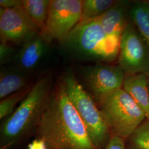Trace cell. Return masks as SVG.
Masks as SVG:
<instances>
[{
  "mask_svg": "<svg viewBox=\"0 0 149 149\" xmlns=\"http://www.w3.org/2000/svg\"><path fill=\"white\" fill-rule=\"evenodd\" d=\"M48 43L41 34L27 41L16 54L15 66L27 74L36 69L47 53Z\"/></svg>",
  "mask_w": 149,
  "mask_h": 149,
  "instance_id": "8fae6325",
  "label": "cell"
},
{
  "mask_svg": "<svg viewBox=\"0 0 149 149\" xmlns=\"http://www.w3.org/2000/svg\"><path fill=\"white\" fill-rule=\"evenodd\" d=\"M30 85L27 74L15 66L3 70L0 74V98L2 100Z\"/></svg>",
  "mask_w": 149,
  "mask_h": 149,
  "instance_id": "4fadbf2b",
  "label": "cell"
},
{
  "mask_svg": "<svg viewBox=\"0 0 149 149\" xmlns=\"http://www.w3.org/2000/svg\"><path fill=\"white\" fill-rule=\"evenodd\" d=\"M81 0H51L45 28L41 34L49 42L64 43L80 23L82 16Z\"/></svg>",
  "mask_w": 149,
  "mask_h": 149,
  "instance_id": "8992f818",
  "label": "cell"
},
{
  "mask_svg": "<svg viewBox=\"0 0 149 149\" xmlns=\"http://www.w3.org/2000/svg\"><path fill=\"white\" fill-rule=\"evenodd\" d=\"M51 149H98L70 100L63 80L52 89L36 129Z\"/></svg>",
  "mask_w": 149,
  "mask_h": 149,
  "instance_id": "6da1fadb",
  "label": "cell"
},
{
  "mask_svg": "<svg viewBox=\"0 0 149 149\" xmlns=\"http://www.w3.org/2000/svg\"><path fill=\"white\" fill-rule=\"evenodd\" d=\"M149 119V90L148 76L145 74H125L123 88Z\"/></svg>",
  "mask_w": 149,
  "mask_h": 149,
  "instance_id": "7c38bea8",
  "label": "cell"
},
{
  "mask_svg": "<svg viewBox=\"0 0 149 149\" xmlns=\"http://www.w3.org/2000/svg\"></svg>",
  "mask_w": 149,
  "mask_h": 149,
  "instance_id": "cb8c5ba5",
  "label": "cell"
},
{
  "mask_svg": "<svg viewBox=\"0 0 149 149\" xmlns=\"http://www.w3.org/2000/svg\"><path fill=\"white\" fill-rule=\"evenodd\" d=\"M50 0H22V6L40 31L44 32Z\"/></svg>",
  "mask_w": 149,
  "mask_h": 149,
  "instance_id": "9a60e30c",
  "label": "cell"
},
{
  "mask_svg": "<svg viewBox=\"0 0 149 149\" xmlns=\"http://www.w3.org/2000/svg\"><path fill=\"white\" fill-rule=\"evenodd\" d=\"M1 7L8 9L22 5V0H1Z\"/></svg>",
  "mask_w": 149,
  "mask_h": 149,
  "instance_id": "7402d4cb",
  "label": "cell"
},
{
  "mask_svg": "<svg viewBox=\"0 0 149 149\" xmlns=\"http://www.w3.org/2000/svg\"><path fill=\"white\" fill-rule=\"evenodd\" d=\"M116 1L115 0H84L81 21L96 19L100 18Z\"/></svg>",
  "mask_w": 149,
  "mask_h": 149,
  "instance_id": "2e32d148",
  "label": "cell"
},
{
  "mask_svg": "<svg viewBox=\"0 0 149 149\" xmlns=\"http://www.w3.org/2000/svg\"><path fill=\"white\" fill-rule=\"evenodd\" d=\"M118 62L125 74H149V48L130 20L120 38Z\"/></svg>",
  "mask_w": 149,
  "mask_h": 149,
  "instance_id": "52a82bcc",
  "label": "cell"
},
{
  "mask_svg": "<svg viewBox=\"0 0 149 149\" xmlns=\"http://www.w3.org/2000/svg\"><path fill=\"white\" fill-rule=\"evenodd\" d=\"M148 82H149V74L148 75Z\"/></svg>",
  "mask_w": 149,
  "mask_h": 149,
  "instance_id": "603a6c76",
  "label": "cell"
},
{
  "mask_svg": "<svg viewBox=\"0 0 149 149\" xmlns=\"http://www.w3.org/2000/svg\"><path fill=\"white\" fill-rule=\"evenodd\" d=\"M40 31L21 6L5 9L0 7L1 39L22 46Z\"/></svg>",
  "mask_w": 149,
  "mask_h": 149,
  "instance_id": "ba28073f",
  "label": "cell"
},
{
  "mask_svg": "<svg viewBox=\"0 0 149 149\" xmlns=\"http://www.w3.org/2000/svg\"><path fill=\"white\" fill-rule=\"evenodd\" d=\"M28 149H49L45 141L41 139L34 140L28 146Z\"/></svg>",
  "mask_w": 149,
  "mask_h": 149,
  "instance_id": "44dd1931",
  "label": "cell"
},
{
  "mask_svg": "<svg viewBox=\"0 0 149 149\" xmlns=\"http://www.w3.org/2000/svg\"><path fill=\"white\" fill-rule=\"evenodd\" d=\"M129 18L149 48V1H133Z\"/></svg>",
  "mask_w": 149,
  "mask_h": 149,
  "instance_id": "5bb4252c",
  "label": "cell"
},
{
  "mask_svg": "<svg viewBox=\"0 0 149 149\" xmlns=\"http://www.w3.org/2000/svg\"><path fill=\"white\" fill-rule=\"evenodd\" d=\"M133 1H117L97 20L107 35L120 42L125 28L130 21L129 13Z\"/></svg>",
  "mask_w": 149,
  "mask_h": 149,
  "instance_id": "30bf717a",
  "label": "cell"
},
{
  "mask_svg": "<svg viewBox=\"0 0 149 149\" xmlns=\"http://www.w3.org/2000/svg\"><path fill=\"white\" fill-rule=\"evenodd\" d=\"M81 74L98 102L114 91L122 88L125 74L118 65L98 64L83 68Z\"/></svg>",
  "mask_w": 149,
  "mask_h": 149,
  "instance_id": "9c48e42d",
  "label": "cell"
},
{
  "mask_svg": "<svg viewBox=\"0 0 149 149\" xmlns=\"http://www.w3.org/2000/svg\"><path fill=\"white\" fill-rule=\"evenodd\" d=\"M51 74H44L33 84L26 98L6 119L1 130V149H11L36 130L52 91Z\"/></svg>",
  "mask_w": 149,
  "mask_h": 149,
  "instance_id": "7a4b0ae2",
  "label": "cell"
},
{
  "mask_svg": "<svg viewBox=\"0 0 149 149\" xmlns=\"http://www.w3.org/2000/svg\"><path fill=\"white\" fill-rule=\"evenodd\" d=\"M129 139L132 149H149V119H146Z\"/></svg>",
  "mask_w": 149,
  "mask_h": 149,
  "instance_id": "ac0fdd59",
  "label": "cell"
},
{
  "mask_svg": "<svg viewBox=\"0 0 149 149\" xmlns=\"http://www.w3.org/2000/svg\"><path fill=\"white\" fill-rule=\"evenodd\" d=\"M64 43L78 59L110 63L118 58L120 42L108 37L96 19L80 22Z\"/></svg>",
  "mask_w": 149,
  "mask_h": 149,
  "instance_id": "3957f363",
  "label": "cell"
},
{
  "mask_svg": "<svg viewBox=\"0 0 149 149\" xmlns=\"http://www.w3.org/2000/svg\"><path fill=\"white\" fill-rule=\"evenodd\" d=\"M17 53L10 43L1 40L0 43V63L1 65L14 60Z\"/></svg>",
  "mask_w": 149,
  "mask_h": 149,
  "instance_id": "d6986e66",
  "label": "cell"
},
{
  "mask_svg": "<svg viewBox=\"0 0 149 149\" xmlns=\"http://www.w3.org/2000/svg\"><path fill=\"white\" fill-rule=\"evenodd\" d=\"M62 80L70 100L85 125L92 141L98 149L106 146L111 133L103 112L73 73L65 74Z\"/></svg>",
  "mask_w": 149,
  "mask_h": 149,
  "instance_id": "277c9868",
  "label": "cell"
},
{
  "mask_svg": "<svg viewBox=\"0 0 149 149\" xmlns=\"http://www.w3.org/2000/svg\"><path fill=\"white\" fill-rule=\"evenodd\" d=\"M32 85H30L22 90L7 97L0 102V119H3L11 116L15 111L16 105L20 101H22L29 93Z\"/></svg>",
  "mask_w": 149,
  "mask_h": 149,
  "instance_id": "e0dca14e",
  "label": "cell"
},
{
  "mask_svg": "<svg viewBox=\"0 0 149 149\" xmlns=\"http://www.w3.org/2000/svg\"><path fill=\"white\" fill-rule=\"evenodd\" d=\"M125 140L117 136L112 135L105 149H125Z\"/></svg>",
  "mask_w": 149,
  "mask_h": 149,
  "instance_id": "ffe728a7",
  "label": "cell"
},
{
  "mask_svg": "<svg viewBox=\"0 0 149 149\" xmlns=\"http://www.w3.org/2000/svg\"><path fill=\"white\" fill-rule=\"evenodd\" d=\"M111 133L125 140L146 119L144 112L128 93L120 88L98 102Z\"/></svg>",
  "mask_w": 149,
  "mask_h": 149,
  "instance_id": "5b68a950",
  "label": "cell"
}]
</instances>
